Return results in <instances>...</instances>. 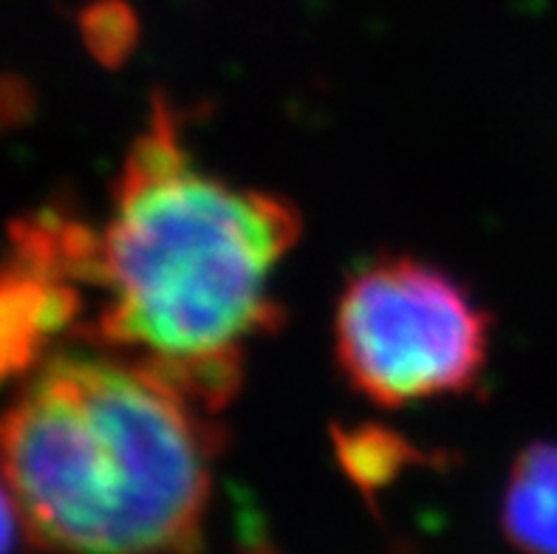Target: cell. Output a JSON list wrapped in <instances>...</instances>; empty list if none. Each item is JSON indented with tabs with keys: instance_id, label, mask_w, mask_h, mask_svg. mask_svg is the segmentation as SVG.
<instances>
[{
	"instance_id": "obj_1",
	"label": "cell",
	"mask_w": 557,
	"mask_h": 554,
	"mask_svg": "<svg viewBox=\"0 0 557 554\" xmlns=\"http://www.w3.org/2000/svg\"><path fill=\"white\" fill-rule=\"evenodd\" d=\"M99 238L106 306L94 337L219 414L255 340L281 325L272 281L300 238V212L201 168L173 108L156 102Z\"/></svg>"
},
{
	"instance_id": "obj_2",
	"label": "cell",
	"mask_w": 557,
	"mask_h": 554,
	"mask_svg": "<svg viewBox=\"0 0 557 554\" xmlns=\"http://www.w3.org/2000/svg\"><path fill=\"white\" fill-rule=\"evenodd\" d=\"M125 354H57L0 419V478L51 554H198L219 433Z\"/></svg>"
},
{
	"instance_id": "obj_3",
	"label": "cell",
	"mask_w": 557,
	"mask_h": 554,
	"mask_svg": "<svg viewBox=\"0 0 557 554\" xmlns=\"http://www.w3.org/2000/svg\"><path fill=\"white\" fill-rule=\"evenodd\" d=\"M490 337V315L456 278L405 255L357 269L334 317L339 368L382 407L467 393L487 366Z\"/></svg>"
},
{
	"instance_id": "obj_4",
	"label": "cell",
	"mask_w": 557,
	"mask_h": 554,
	"mask_svg": "<svg viewBox=\"0 0 557 554\" xmlns=\"http://www.w3.org/2000/svg\"><path fill=\"white\" fill-rule=\"evenodd\" d=\"M507 541L523 554H557V442H537L512 464L502 501Z\"/></svg>"
},
{
	"instance_id": "obj_5",
	"label": "cell",
	"mask_w": 557,
	"mask_h": 554,
	"mask_svg": "<svg viewBox=\"0 0 557 554\" xmlns=\"http://www.w3.org/2000/svg\"><path fill=\"white\" fill-rule=\"evenodd\" d=\"M127 14L116 3H97L83 14V32L99 60H116L125 49Z\"/></svg>"
},
{
	"instance_id": "obj_6",
	"label": "cell",
	"mask_w": 557,
	"mask_h": 554,
	"mask_svg": "<svg viewBox=\"0 0 557 554\" xmlns=\"http://www.w3.org/2000/svg\"><path fill=\"white\" fill-rule=\"evenodd\" d=\"M28 106H32V97H28L26 85L0 77V125H17L28 113Z\"/></svg>"
},
{
	"instance_id": "obj_7",
	"label": "cell",
	"mask_w": 557,
	"mask_h": 554,
	"mask_svg": "<svg viewBox=\"0 0 557 554\" xmlns=\"http://www.w3.org/2000/svg\"><path fill=\"white\" fill-rule=\"evenodd\" d=\"M17 520L21 513L14 506L12 492H9L7 481L0 478V554H9L14 546V534H17Z\"/></svg>"
}]
</instances>
